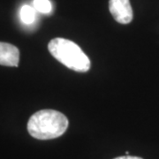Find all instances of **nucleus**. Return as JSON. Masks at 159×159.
Wrapping results in <instances>:
<instances>
[{
  "label": "nucleus",
  "mask_w": 159,
  "mask_h": 159,
  "mask_svg": "<svg viewBox=\"0 0 159 159\" xmlns=\"http://www.w3.org/2000/svg\"><path fill=\"white\" fill-rule=\"evenodd\" d=\"M68 127V119L55 110H41L33 114L28 122V131L38 140H51L61 136Z\"/></svg>",
  "instance_id": "obj_1"
},
{
  "label": "nucleus",
  "mask_w": 159,
  "mask_h": 159,
  "mask_svg": "<svg viewBox=\"0 0 159 159\" xmlns=\"http://www.w3.org/2000/svg\"><path fill=\"white\" fill-rule=\"evenodd\" d=\"M51 54L69 69L85 73L90 68V60L75 43L65 38H54L49 43Z\"/></svg>",
  "instance_id": "obj_2"
},
{
  "label": "nucleus",
  "mask_w": 159,
  "mask_h": 159,
  "mask_svg": "<svg viewBox=\"0 0 159 159\" xmlns=\"http://www.w3.org/2000/svg\"><path fill=\"white\" fill-rule=\"evenodd\" d=\"M109 9L116 21L128 24L133 20V9L129 0H110Z\"/></svg>",
  "instance_id": "obj_3"
},
{
  "label": "nucleus",
  "mask_w": 159,
  "mask_h": 159,
  "mask_svg": "<svg viewBox=\"0 0 159 159\" xmlns=\"http://www.w3.org/2000/svg\"><path fill=\"white\" fill-rule=\"evenodd\" d=\"M20 51L16 46L0 42V65L6 66H18Z\"/></svg>",
  "instance_id": "obj_4"
},
{
  "label": "nucleus",
  "mask_w": 159,
  "mask_h": 159,
  "mask_svg": "<svg viewBox=\"0 0 159 159\" xmlns=\"http://www.w3.org/2000/svg\"><path fill=\"white\" fill-rule=\"evenodd\" d=\"M20 19L25 24H32L35 20V11L30 6H23L20 9Z\"/></svg>",
  "instance_id": "obj_5"
},
{
  "label": "nucleus",
  "mask_w": 159,
  "mask_h": 159,
  "mask_svg": "<svg viewBox=\"0 0 159 159\" xmlns=\"http://www.w3.org/2000/svg\"><path fill=\"white\" fill-rule=\"evenodd\" d=\"M34 6L37 11L43 13H49L52 9L51 3L49 0H34Z\"/></svg>",
  "instance_id": "obj_6"
},
{
  "label": "nucleus",
  "mask_w": 159,
  "mask_h": 159,
  "mask_svg": "<svg viewBox=\"0 0 159 159\" xmlns=\"http://www.w3.org/2000/svg\"><path fill=\"white\" fill-rule=\"evenodd\" d=\"M114 159H143L142 157H132V156H125V157H119Z\"/></svg>",
  "instance_id": "obj_7"
}]
</instances>
